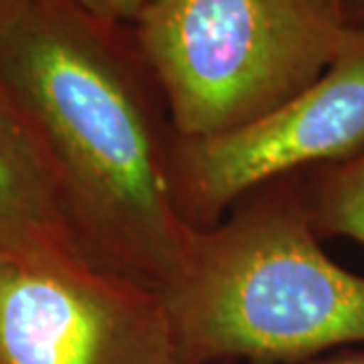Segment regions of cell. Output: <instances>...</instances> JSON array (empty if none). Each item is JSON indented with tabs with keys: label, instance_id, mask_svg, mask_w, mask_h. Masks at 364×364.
<instances>
[{
	"label": "cell",
	"instance_id": "11",
	"mask_svg": "<svg viewBox=\"0 0 364 364\" xmlns=\"http://www.w3.org/2000/svg\"><path fill=\"white\" fill-rule=\"evenodd\" d=\"M4 2H6V0H0V6H2V4H4Z\"/></svg>",
	"mask_w": 364,
	"mask_h": 364
},
{
	"label": "cell",
	"instance_id": "5",
	"mask_svg": "<svg viewBox=\"0 0 364 364\" xmlns=\"http://www.w3.org/2000/svg\"><path fill=\"white\" fill-rule=\"evenodd\" d=\"M364 148V26L308 90L265 116L215 136L172 142V188L182 219L208 229L257 188L354 156Z\"/></svg>",
	"mask_w": 364,
	"mask_h": 364
},
{
	"label": "cell",
	"instance_id": "1",
	"mask_svg": "<svg viewBox=\"0 0 364 364\" xmlns=\"http://www.w3.org/2000/svg\"><path fill=\"white\" fill-rule=\"evenodd\" d=\"M112 28L73 0H6L0 85L49 164L81 255L162 294L195 229L172 188L174 130Z\"/></svg>",
	"mask_w": 364,
	"mask_h": 364
},
{
	"label": "cell",
	"instance_id": "3",
	"mask_svg": "<svg viewBox=\"0 0 364 364\" xmlns=\"http://www.w3.org/2000/svg\"><path fill=\"white\" fill-rule=\"evenodd\" d=\"M356 26L344 0H152L138 45L181 138L239 128L308 90Z\"/></svg>",
	"mask_w": 364,
	"mask_h": 364
},
{
	"label": "cell",
	"instance_id": "8",
	"mask_svg": "<svg viewBox=\"0 0 364 364\" xmlns=\"http://www.w3.org/2000/svg\"><path fill=\"white\" fill-rule=\"evenodd\" d=\"M83 13L104 25L138 23L152 0H73Z\"/></svg>",
	"mask_w": 364,
	"mask_h": 364
},
{
	"label": "cell",
	"instance_id": "2",
	"mask_svg": "<svg viewBox=\"0 0 364 364\" xmlns=\"http://www.w3.org/2000/svg\"><path fill=\"white\" fill-rule=\"evenodd\" d=\"M193 235L160 296L178 364H296L364 342V275L326 255L298 174Z\"/></svg>",
	"mask_w": 364,
	"mask_h": 364
},
{
	"label": "cell",
	"instance_id": "4",
	"mask_svg": "<svg viewBox=\"0 0 364 364\" xmlns=\"http://www.w3.org/2000/svg\"><path fill=\"white\" fill-rule=\"evenodd\" d=\"M0 364H178L162 296L77 251L0 249Z\"/></svg>",
	"mask_w": 364,
	"mask_h": 364
},
{
	"label": "cell",
	"instance_id": "9",
	"mask_svg": "<svg viewBox=\"0 0 364 364\" xmlns=\"http://www.w3.org/2000/svg\"><path fill=\"white\" fill-rule=\"evenodd\" d=\"M296 364H364V350L340 352V354H332V356H326V358L316 356V358Z\"/></svg>",
	"mask_w": 364,
	"mask_h": 364
},
{
	"label": "cell",
	"instance_id": "6",
	"mask_svg": "<svg viewBox=\"0 0 364 364\" xmlns=\"http://www.w3.org/2000/svg\"><path fill=\"white\" fill-rule=\"evenodd\" d=\"M0 249L41 255L77 251L39 144L0 85Z\"/></svg>",
	"mask_w": 364,
	"mask_h": 364
},
{
	"label": "cell",
	"instance_id": "7",
	"mask_svg": "<svg viewBox=\"0 0 364 364\" xmlns=\"http://www.w3.org/2000/svg\"><path fill=\"white\" fill-rule=\"evenodd\" d=\"M301 196L320 239L348 237L364 245V148L354 156L318 166Z\"/></svg>",
	"mask_w": 364,
	"mask_h": 364
},
{
	"label": "cell",
	"instance_id": "10",
	"mask_svg": "<svg viewBox=\"0 0 364 364\" xmlns=\"http://www.w3.org/2000/svg\"><path fill=\"white\" fill-rule=\"evenodd\" d=\"M344 9L352 26H364V0H344Z\"/></svg>",
	"mask_w": 364,
	"mask_h": 364
}]
</instances>
